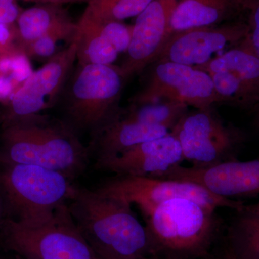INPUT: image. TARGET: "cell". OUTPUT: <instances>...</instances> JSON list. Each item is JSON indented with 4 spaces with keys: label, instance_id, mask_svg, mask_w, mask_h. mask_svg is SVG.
<instances>
[{
    "label": "cell",
    "instance_id": "cell-32",
    "mask_svg": "<svg viewBox=\"0 0 259 259\" xmlns=\"http://www.w3.org/2000/svg\"><path fill=\"white\" fill-rule=\"evenodd\" d=\"M97 257H98V259H117V258H110V257L99 256V255H97ZM137 259H161V258H156V257L149 256V257H144V258H137Z\"/></svg>",
    "mask_w": 259,
    "mask_h": 259
},
{
    "label": "cell",
    "instance_id": "cell-16",
    "mask_svg": "<svg viewBox=\"0 0 259 259\" xmlns=\"http://www.w3.org/2000/svg\"><path fill=\"white\" fill-rule=\"evenodd\" d=\"M132 26L123 22L99 21L83 17L77 22V53L79 64L113 65L128 49Z\"/></svg>",
    "mask_w": 259,
    "mask_h": 259
},
{
    "label": "cell",
    "instance_id": "cell-4",
    "mask_svg": "<svg viewBox=\"0 0 259 259\" xmlns=\"http://www.w3.org/2000/svg\"><path fill=\"white\" fill-rule=\"evenodd\" d=\"M216 209L188 199L158 204L145 214L151 255L161 259H197L208 254L221 228Z\"/></svg>",
    "mask_w": 259,
    "mask_h": 259
},
{
    "label": "cell",
    "instance_id": "cell-5",
    "mask_svg": "<svg viewBox=\"0 0 259 259\" xmlns=\"http://www.w3.org/2000/svg\"><path fill=\"white\" fill-rule=\"evenodd\" d=\"M71 181L60 172L44 167L3 163L0 190L13 214L10 219L32 228L45 224L67 203Z\"/></svg>",
    "mask_w": 259,
    "mask_h": 259
},
{
    "label": "cell",
    "instance_id": "cell-2",
    "mask_svg": "<svg viewBox=\"0 0 259 259\" xmlns=\"http://www.w3.org/2000/svg\"><path fill=\"white\" fill-rule=\"evenodd\" d=\"M67 204L97 255L117 259L152 256L146 227L136 218L132 206L74 185Z\"/></svg>",
    "mask_w": 259,
    "mask_h": 259
},
{
    "label": "cell",
    "instance_id": "cell-30",
    "mask_svg": "<svg viewBox=\"0 0 259 259\" xmlns=\"http://www.w3.org/2000/svg\"><path fill=\"white\" fill-rule=\"evenodd\" d=\"M218 259H236L232 250L229 248H227L222 255Z\"/></svg>",
    "mask_w": 259,
    "mask_h": 259
},
{
    "label": "cell",
    "instance_id": "cell-29",
    "mask_svg": "<svg viewBox=\"0 0 259 259\" xmlns=\"http://www.w3.org/2000/svg\"><path fill=\"white\" fill-rule=\"evenodd\" d=\"M9 27L0 24V42L4 41L9 37L10 31L9 29H8Z\"/></svg>",
    "mask_w": 259,
    "mask_h": 259
},
{
    "label": "cell",
    "instance_id": "cell-24",
    "mask_svg": "<svg viewBox=\"0 0 259 259\" xmlns=\"http://www.w3.org/2000/svg\"><path fill=\"white\" fill-rule=\"evenodd\" d=\"M248 33L252 47L259 57V3L251 9Z\"/></svg>",
    "mask_w": 259,
    "mask_h": 259
},
{
    "label": "cell",
    "instance_id": "cell-22",
    "mask_svg": "<svg viewBox=\"0 0 259 259\" xmlns=\"http://www.w3.org/2000/svg\"><path fill=\"white\" fill-rule=\"evenodd\" d=\"M152 0H89L81 17L99 21L123 22L137 17Z\"/></svg>",
    "mask_w": 259,
    "mask_h": 259
},
{
    "label": "cell",
    "instance_id": "cell-19",
    "mask_svg": "<svg viewBox=\"0 0 259 259\" xmlns=\"http://www.w3.org/2000/svg\"><path fill=\"white\" fill-rule=\"evenodd\" d=\"M236 5V0H179L170 22L171 35L189 29L218 25Z\"/></svg>",
    "mask_w": 259,
    "mask_h": 259
},
{
    "label": "cell",
    "instance_id": "cell-18",
    "mask_svg": "<svg viewBox=\"0 0 259 259\" xmlns=\"http://www.w3.org/2000/svg\"><path fill=\"white\" fill-rule=\"evenodd\" d=\"M16 34L24 51L32 42L51 32L74 29L73 21L63 5L36 4L22 10L16 22Z\"/></svg>",
    "mask_w": 259,
    "mask_h": 259
},
{
    "label": "cell",
    "instance_id": "cell-25",
    "mask_svg": "<svg viewBox=\"0 0 259 259\" xmlns=\"http://www.w3.org/2000/svg\"><path fill=\"white\" fill-rule=\"evenodd\" d=\"M12 79L5 76L4 74H0V100L8 99V101H9L10 97L14 94V87Z\"/></svg>",
    "mask_w": 259,
    "mask_h": 259
},
{
    "label": "cell",
    "instance_id": "cell-3",
    "mask_svg": "<svg viewBox=\"0 0 259 259\" xmlns=\"http://www.w3.org/2000/svg\"><path fill=\"white\" fill-rule=\"evenodd\" d=\"M125 81L119 66L76 62L54 107L58 118L93 139L120 115Z\"/></svg>",
    "mask_w": 259,
    "mask_h": 259
},
{
    "label": "cell",
    "instance_id": "cell-28",
    "mask_svg": "<svg viewBox=\"0 0 259 259\" xmlns=\"http://www.w3.org/2000/svg\"><path fill=\"white\" fill-rule=\"evenodd\" d=\"M236 2L237 5H241L251 10L255 5L258 4L259 0H236Z\"/></svg>",
    "mask_w": 259,
    "mask_h": 259
},
{
    "label": "cell",
    "instance_id": "cell-23",
    "mask_svg": "<svg viewBox=\"0 0 259 259\" xmlns=\"http://www.w3.org/2000/svg\"><path fill=\"white\" fill-rule=\"evenodd\" d=\"M21 10L17 0H0V24L7 26L13 25Z\"/></svg>",
    "mask_w": 259,
    "mask_h": 259
},
{
    "label": "cell",
    "instance_id": "cell-33",
    "mask_svg": "<svg viewBox=\"0 0 259 259\" xmlns=\"http://www.w3.org/2000/svg\"><path fill=\"white\" fill-rule=\"evenodd\" d=\"M1 210H2L1 207H0V218H1V215H2Z\"/></svg>",
    "mask_w": 259,
    "mask_h": 259
},
{
    "label": "cell",
    "instance_id": "cell-12",
    "mask_svg": "<svg viewBox=\"0 0 259 259\" xmlns=\"http://www.w3.org/2000/svg\"><path fill=\"white\" fill-rule=\"evenodd\" d=\"M248 33V25L241 23L175 32L155 62L167 61L194 67L202 66L215 58V54H222L239 44Z\"/></svg>",
    "mask_w": 259,
    "mask_h": 259
},
{
    "label": "cell",
    "instance_id": "cell-15",
    "mask_svg": "<svg viewBox=\"0 0 259 259\" xmlns=\"http://www.w3.org/2000/svg\"><path fill=\"white\" fill-rule=\"evenodd\" d=\"M184 159L180 142L171 132L146 141L114 157L97 161L96 167L116 176L157 177L180 166Z\"/></svg>",
    "mask_w": 259,
    "mask_h": 259
},
{
    "label": "cell",
    "instance_id": "cell-6",
    "mask_svg": "<svg viewBox=\"0 0 259 259\" xmlns=\"http://www.w3.org/2000/svg\"><path fill=\"white\" fill-rule=\"evenodd\" d=\"M3 225L7 248L23 259H98L76 226L67 203L40 226L27 227L12 219Z\"/></svg>",
    "mask_w": 259,
    "mask_h": 259
},
{
    "label": "cell",
    "instance_id": "cell-7",
    "mask_svg": "<svg viewBox=\"0 0 259 259\" xmlns=\"http://www.w3.org/2000/svg\"><path fill=\"white\" fill-rule=\"evenodd\" d=\"M96 191L130 205L136 204L144 215L158 204L176 198L191 199L209 208L225 207L236 212H241L245 205L238 201L218 197L195 184L154 177L116 176Z\"/></svg>",
    "mask_w": 259,
    "mask_h": 259
},
{
    "label": "cell",
    "instance_id": "cell-1",
    "mask_svg": "<svg viewBox=\"0 0 259 259\" xmlns=\"http://www.w3.org/2000/svg\"><path fill=\"white\" fill-rule=\"evenodd\" d=\"M88 158L89 149L79 136L58 117L42 113L4 122L3 163L44 167L72 180L85 169Z\"/></svg>",
    "mask_w": 259,
    "mask_h": 259
},
{
    "label": "cell",
    "instance_id": "cell-9",
    "mask_svg": "<svg viewBox=\"0 0 259 259\" xmlns=\"http://www.w3.org/2000/svg\"><path fill=\"white\" fill-rule=\"evenodd\" d=\"M155 63L147 81L131 99L132 105L171 100L204 110L223 102L205 71L177 63Z\"/></svg>",
    "mask_w": 259,
    "mask_h": 259
},
{
    "label": "cell",
    "instance_id": "cell-11",
    "mask_svg": "<svg viewBox=\"0 0 259 259\" xmlns=\"http://www.w3.org/2000/svg\"><path fill=\"white\" fill-rule=\"evenodd\" d=\"M212 79L224 103L250 107L259 102V57L249 37L207 64L197 66Z\"/></svg>",
    "mask_w": 259,
    "mask_h": 259
},
{
    "label": "cell",
    "instance_id": "cell-8",
    "mask_svg": "<svg viewBox=\"0 0 259 259\" xmlns=\"http://www.w3.org/2000/svg\"><path fill=\"white\" fill-rule=\"evenodd\" d=\"M180 142L185 161L202 168L235 160L243 134L213 111L197 110L185 114L171 130Z\"/></svg>",
    "mask_w": 259,
    "mask_h": 259
},
{
    "label": "cell",
    "instance_id": "cell-31",
    "mask_svg": "<svg viewBox=\"0 0 259 259\" xmlns=\"http://www.w3.org/2000/svg\"><path fill=\"white\" fill-rule=\"evenodd\" d=\"M254 122L255 127L259 130V105L257 107V110L255 112Z\"/></svg>",
    "mask_w": 259,
    "mask_h": 259
},
{
    "label": "cell",
    "instance_id": "cell-14",
    "mask_svg": "<svg viewBox=\"0 0 259 259\" xmlns=\"http://www.w3.org/2000/svg\"><path fill=\"white\" fill-rule=\"evenodd\" d=\"M190 182L223 198H243L259 194V159H236L213 166H177L157 177Z\"/></svg>",
    "mask_w": 259,
    "mask_h": 259
},
{
    "label": "cell",
    "instance_id": "cell-20",
    "mask_svg": "<svg viewBox=\"0 0 259 259\" xmlns=\"http://www.w3.org/2000/svg\"><path fill=\"white\" fill-rule=\"evenodd\" d=\"M237 212L228 230V248L236 259H259V214Z\"/></svg>",
    "mask_w": 259,
    "mask_h": 259
},
{
    "label": "cell",
    "instance_id": "cell-17",
    "mask_svg": "<svg viewBox=\"0 0 259 259\" xmlns=\"http://www.w3.org/2000/svg\"><path fill=\"white\" fill-rule=\"evenodd\" d=\"M171 132L162 126L148 125L123 117L121 112L115 120L91 139L97 161L114 157L130 148L158 139Z\"/></svg>",
    "mask_w": 259,
    "mask_h": 259
},
{
    "label": "cell",
    "instance_id": "cell-27",
    "mask_svg": "<svg viewBox=\"0 0 259 259\" xmlns=\"http://www.w3.org/2000/svg\"><path fill=\"white\" fill-rule=\"evenodd\" d=\"M241 212L251 213V214H259V202L258 203L244 205Z\"/></svg>",
    "mask_w": 259,
    "mask_h": 259
},
{
    "label": "cell",
    "instance_id": "cell-10",
    "mask_svg": "<svg viewBox=\"0 0 259 259\" xmlns=\"http://www.w3.org/2000/svg\"><path fill=\"white\" fill-rule=\"evenodd\" d=\"M76 38L23 81L8 102L4 122L54 109L76 62Z\"/></svg>",
    "mask_w": 259,
    "mask_h": 259
},
{
    "label": "cell",
    "instance_id": "cell-13",
    "mask_svg": "<svg viewBox=\"0 0 259 259\" xmlns=\"http://www.w3.org/2000/svg\"><path fill=\"white\" fill-rule=\"evenodd\" d=\"M179 0H152L136 18L125 57L119 66L126 80L156 60L170 36V22Z\"/></svg>",
    "mask_w": 259,
    "mask_h": 259
},
{
    "label": "cell",
    "instance_id": "cell-26",
    "mask_svg": "<svg viewBox=\"0 0 259 259\" xmlns=\"http://www.w3.org/2000/svg\"><path fill=\"white\" fill-rule=\"evenodd\" d=\"M23 1L32 2L36 4H56L64 5L71 4V3H86L89 0H23Z\"/></svg>",
    "mask_w": 259,
    "mask_h": 259
},
{
    "label": "cell",
    "instance_id": "cell-21",
    "mask_svg": "<svg viewBox=\"0 0 259 259\" xmlns=\"http://www.w3.org/2000/svg\"><path fill=\"white\" fill-rule=\"evenodd\" d=\"M185 104L171 100L132 105L126 110H121V115L130 120L148 125L162 126L171 131L179 120L187 112Z\"/></svg>",
    "mask_w": 259,
    "mask_h": 259
}]
</instances>
